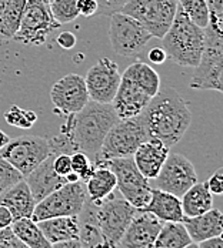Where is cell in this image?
<instances>
[{
    "mask_svg": "<svg viewBox=\"0 0 223 248\" xmlns=\"http://www.w3.org/2000/svg\"><path fill=\"white\" fill-rule=\"evenodd\" d=\"M149 139H157L169 149L177 144L192 123L189 103L174 89H159L139 114Z\"/></svg>",
    "mask_w": 223,
    "mask_h": 248,
    "instance_id": "cell-1",
    "label": "cell"
},
{
    "mask_svg": "<svg viewBox=\"0 0 223 248\" xmlns=\"http://www.w3.org/2000/svg\"><path fill=\"white\" fill-rule=\"evenodd\" d=\"M118 122L119 117L112 103L89 100L80 111L66 116L60 133L69 140L73 151H83L95 161L107 131Z\"/></svg>",
    "mask_w": 223,
    "mask_h": 248,
    "instance_id": "cell-2",
    "label": "cell"
},
{
    "mask_svg": "<svg viewBox=\"0 0 223 248\" xmlns=\"http://www.w3.org/2000/svg\"><path fill=\"white\" fill-rule=\"evenodd\" d=\"M136 211L137 208H135L118 190H115L112 194L99 201L86 200L79 216L90 220L98 227L104 248H118Z\"/></svg>",
    "mask_w": 223,
    "mask_h": 248,
    "instance_id": "cell-3",
    "label": "cell"
},
{
    "mask_svg": "<svg viewBox=\"0 0 223 248\" xmlns=\"http://www.w3.org/2000/svg\"><path fill=\"white\" fill-rule=\"evenodd\" d=\"M163 50L174 63L196 67L205 47V29L196 26L177 6L173 22L162 37Z\"/></svg>",
    "mask_w": 223,
    "mask_h": 248,
    "instance_id": "cell-4",
    "label": "cell"
},
{
    "mask_svg": "<svg viewBox=\"0 0 223 248\" xmlns=\"http://www.w3.org/2000/svg\"><path fill=\"white\" fill-rule=\"evenodd\" d=\"M190 87L196 90H215L222 93L223 83V19L210 16L209 25L205 27V47Z\"/></svg>",
    "mask_w": 223,
    "mask_h": 248,
    "instance_id": "cell-5",
    "label": "cell"
},
{
    "mask_svg": "<svg viewBox=\"0 0 223 248\" xmlns=\"http://www.w3.org/2000/svg\"><path fill=\"white\" fill-rule=\"evenodd\" d=\"M148 139V133L139 116L119 120L107 131L93 163L132 157L136 149Z\"/></svg>",
    "mask_w": 223,
    "mask_h": 248,
    "instance_id": "cell-6",
    "label": "cell"
},
{
    "mask_svg": "<svg viewBox=\"0 0 223 248\" xmlns=\"http://www.w3.org/2000/svg\"><path fill=\"white\" fill-rule=\"evenodd\" d=\"M87 200V193L83 181L66 183L60 188L50 193L48 197L36 202L32 220L39 223L53 217L79 216Z\"/></svg>",
    "mask_w": 223,
    "mask_h": 248,
    "instance_id": "cell-7",
    "label": "cell"
},
{
    "mask_svg": "<svg viewBox=\"0 0 223 248\" xmlns=\"http://www.w3.org/2000/svg\"><path fill=\"white\" fill-rule=\"evenodd\" d=\"M177 0H127L120 12L143 26L152 37L162 39L172 25Z\"/></svg>",
    "mask_w": 223,
    "mask_h": 248,
    "instance_id": "cell-8",
    "label": "cell"
},
{
    "mask_svg": "<svg viewBox=\"0 0 223 248\" xmlns=\"http://www.w3.org/2000/svg\"><path fill=\"white\" fill-rule=\"evenodd\" d=\"M95 166H106L116 175V190L127 200L135 208L142 210L150 200L152 187L149 180L137 170L133 157L110 158Z\"/></svg>",
    "mask_w": 223,
    "mask_h": 248,
    "instance_id": "cell-9",
    "label": "cell"
},
{
    "mask_svg": "<svg viewBox=\"0 0 223 248\" xmlns=\"http://www.w3.org/2000/svg\"><path fill=\"white\" fill-rule=\"evenodd\" d=\"M60 26L51 16L49 6L42 0H26L20 26L12 40L22 45L42 46L46 43L50 33Z\"/></svg>",
    "mask_w": 223,
    "mask_h": 248,
    "instance_id": "cell-10",
    "label": "cell"
},
{
    "mask_svg": "<svg viewBox=\"0 0 223 248\" xmlns=\"http://www.w3.org/2000/svg\"><path fill=\"white\" fill-rule=\"evenodd\" d=\"M50 154L49 139L39 136H20L10 139L0 147V157L9 161L25 178Z\"/></svg>",
    "mask_w": 223,
    "mask_h": 248,
    "instance_id": "cell-11",
    "label": "cell"
},
{
    "mask_svg": "<svg viewBox=\"0 0 223 248\" xmlns=\"http://www.w3.org/2000/svg\"><path fill=\"white\" fill-rule=\"evenodd\" d=\"M109 39L116 54L132 57L145 49L153 37L137 20L122 12H115L110 15Z\"/></svg>",
    "mask_w": 223,
    "mask_h": 248,
    "instance_id": "cell-12",
    "label": "cell"
},
{
    "mask_svg": "<svg viewBox=\"0 0 223 248\" xmlns=\"http://www.w3.org/2000/svg\"><path fill=\"white\" fill-rule=\"evenodd\" d=\"M198 183V174L192 161L179 153H169L157 177L154 178V188L182 197L193 184Z\"/></svg>",
    "mask_w": 223,
    "mask_h": 248,
    "instance_id": "cell-13",
    "label": "cell"
},
{
    "mask_svg": "<svg viewBox=\"0 0 223 248\" xmlns=\"http://www.w3.org/2000/svg\"><path fill=\"white\" fill-rule=\"evenodd\" d=\"M122 73L116 62L109 57H102L86 73L85 84L87 89L89 100L96 103H112L115 97Z\"/></svg>",
    "mask_w": 223,
    "mask_h": 248,
    "instance_id": "cell-14",
    "label": "cell"
},
{
    "mask_svg": "<svg viewBox=\"0 0 223 248\" xmlns=\"http://www.w3.org/2000/svg\"><path fill=\"white\" fill-rule=\"evenodd\" d=\"M50 100L56 111L65 116L76 114L89 101L85 77L77 73L63 76L50 89Z\"/></svg>",
    "mask_w": 223,
    "mask_h": 248,
    "instance_id": "cell-15",
    "label": "cell"
},
{
    "mask_svg": "<svg viewBox=\"0 0 223 248\" xmlns=\"http://www.w3.org/2000/svg\"><path fill=\"white\" fill-rule=\"evenodd\" d=\"M163 221L154 217L152 213L137 210L118 248H152Z\"/></svg>",
    "mask_w": 223,
    "mask_h": 248,
    "instance_id": "cell-16",
    "label": "cell"
},
{
    "mask_svg": "<svg viewBox=\"0 0 223 248\" xmlns=\"http://www.w3.org/2000/svg\"><path fill=\"white\" fill-rule=\"evenodd\" d=\"M152 100L137 84H135L129 77L122 75L118 92L112 100V106L119 117V120L132 119L139 116Z\"/></svg>",
    "mask_w": 223,
    "mask_h": 248,
    "instance_id": "cell-17",
    "label": "cell"
},
{
    "mask_svg": "<svg viewBox=\"0 0 223 248\" xmlns=\"http://www.w3.org/2000/svg\"><path fill=\"white\" fill-rule=\"evenodd\" d=\"M54 155H56L54 153H50L48 158H45L33 171H30L25 177V181L27 183L36 202L48 197L50 193L60 188L63 184H66V178L57 175L53 170Z\"/></svg>",
    "mask_w": 223,
    "mask_h": 248,
    "instance_id": "cell-18",
    "label": "cell"
},
{
    "mask_svg": "<svg viewBox=\"0 0 223 248\" xmlns=\"http://www.w3.org/2000/svg\"><path fill=\"white\" fill-rule=\"evenodd\" d=\"M169 150L160 140L148 139L136 149L132 157L142 175L148 180H154L169 155Z\"/></svg>",
    "mask_w": 223,
    "mask_h": 248,
    "instance_id": "cell-19",
    "label": "cell"
},
{
    "mask_svg": "<svg viewBox=\"0 0 223 248\" xmlns=\"http://www.w3.org/2000/svg\"><path fill=\"white\" fill-rule=\"evenodd\" d=\"M182 224L193 243H200L223 234V216L216 208H210L196 217H183Z\"/></svg>",
    "mask_w": 223,
    "mask_h": 248,
    "instance_id": "cell-20",
    "label": "cell"
},
{
    "mask_svg": "<svg viewBox=\"0 0 223 248\" xmlns=\"http://www.w3.org/2000/svg\"><path fill=\"white\" fill-rule=\"evenodd\" d=\"M0 204L10 211L13 220L16 221L20 218H32L36 200L33 199L32 191L23 178L3 194H0Z\"/></svg>",
    "mask_w": 223,
    "mask_h": 248,
    "instance_id": "cell-21",
    "label": "cell"
},
{
    "mask_svg": "<svg viewBox=\"0 0 223 248\" xmlns=\"http://www.w3.org/2000/svg\"><path fill=\"white\" fill-rule=\"evenodd\" d=\"M142 210L152 213L163 223H182L185 217L180 199L159 188H152L150 200Z\"/></svg>",
    "mask_w": 223,
    "mask_h": 248,
    "instance_id": "cell-22",
    "label": "cell"
},
{
    "mask_svg": "<svg viewBox=\"0 0 223 248\" xmlns=\"http://www.w3.org/2000/svg\"><path fill=\"white\" fill-rule=\"evenodd\" d=\"M37 225L50 244L74 240L80 235V225L77 216L46 218L39 221Z\"/></svg>",
    "mask_w": 223,
    "mask_h": 248,
    "instance_id": "cell-23",
    "label": "cell"
},
{
    "mask_svg": "<svg viewBox=\"0 0 223 248\" xmlns=\"http://www.w3.org/2000/svg\"><path fill=\"white\" fill-rule=\"evenodd\" d=\"M180 202L185 217H196L213 208V194L209 191L206 181L196 183L180 197Z\"/></svg>",
    "mask_w": 223,
    "mask_h": 248,
    "instance_id": "cell-24",
    "label": "cell"
},
{
    "mask_svg": "<svg viewBox=\"0 0 223 248\" xmlns=\"http://www.w3.org/2000/svg\"><path fill=\"white\" fill-rule=\"evenodd\" d=\"M26 0H0V43L13 39L23 16Z\"/></svg>",
    "mask_w": 223,
    "mask_h": 248,
    "instance_id": "cell-25",
    "label": "cell"
},
{
    "mask_svg": "<svg viewBox=\"0 0 223 248\" xmlns=\"http://www.w3.org/2000/svg\"><path fill=\"white\" fill-rule=\"evenodd\" d=\"M85 187L87 199L99 201L116 190V175L106 166H96L95 171L85 181Z\"/></svg>",
    "mask_w": 223,
    "mask_h": 248,
    "instance_id": "cell-26",
    "label": "cell"
},
{
    "mask_svg": "<svg viewBox=\"0 0 223 248\" xmlns=\"http://www.w3.org/2000/svg\"><path fill=\"white\" fill-rule=\"evenodd\" d=\"M122 75L129 77L150 97L156 96V93L160 89V77L148 63H143V62L132 63Z\"/></svg>",
    "mask_w": 223,
    "mask_h": 248,
    "instance_id": "cell-27",
    "label": "cell"
},
{
    "mask_svg": "<svg viewBox=\"0 0 223 248\" xmlns=\"http://www.w3.org/2000/svg\"><path fill=\"white\" fill-rule=\"evenodd\" d=\"M10 228L13 235L17 237L27 248H51V244L40 231L37 223H34L32 218L16 220Z\"/></svg>",
    "mask_w": 223,
    "mask_h": 248,
    "instance_id": "cell-28",
    "label": "cell"
},
{
    "mask_svg": "<svg viewBox=\"0 0 223 248\" xmlns=\"http://www.w3.org/2000/svg\"><path fill=\"white\" fill-rule=\"evenodd\" d=\"M193 243L182 223H163L152 248H183Z\"/></svg>",
    "mask_w": 223,
    "mask_h": 248,
    "instance_id": "cell-29",
    "label": "cell"
},
{
    "mask_svg": "<svg viewBox=\"0 0 223 248\" xmlns=\"http://www.w3.org/2000/svg\"><path fill=\"white\" fill-rule=\"evenodd\" d=\"M177 6L190 22L205 29L209 25L210 9L206 0H177Z\"/></svg>",
    "mask_w": 223,
    "mask_h": 248,
    "instance_id": "cell-30",
    "label": "cell"
},
{
    "mask_svg": "<svg viewBox=\"0 0 223 248\" xmlns=\"http://www.w3.org/2000/svg\"><path fill=\"white\" fill-rule=\"evenodd\" d=\"M49 9L54 20L60 25L72 23L79 17L76 0H54Z\"/></svg>",
    "mask_w": 223,
    "mask_h": 248,
    "instance_id": "cell-31",
    "label": "cell"
},
{
    "mask_svg": "<svg viewBox=\"0 0 223 248\" xmlns=\"http://www.w3.org/2000/svg\"><path fill=\"white\" fill-rule=\"evenodd\" d=\"M4 119H6V123L13 127L29 130L37 122V114L32 110H26L19 106H12L4 113Z\"/></svg>",
    "mask_w": 223,
    "mask_h": 248,
    "instance_id": "cell-32",
    "label": "cell"
},
{
    "mask_svg": "<svg viewBox=\"0 0 223 248\" xmlns=\"http://www.w3.org/2000/svg\"><path fill=\"white\" fill-rule=\"evenodd\" d=\"M70 161H72V171L79 175L80 181H86L92 173L95 171V164L89 158V155L83 151H74L70 154Z\"/></svg>",
    "mask_w": 223,
    "mask_h": 248,
    "instance_id": "cell-33",
    "label": "cell"
},
{
    "mask_svg": "<svg viewBox=\"0 0 223 248\" xmlns=\"http://www.w3.org/2000/svg\"><path fill=\"white\" fill-rule=\"evenodd\" d=\"M20 180H23V175L19 173L9 161H6L3 157H0V194H3L6 190L13 187Z\"/></svg>",
    "mask_w": 223,
    "mask_h": 248,
    "instance_id": "cell-34",
    "label": "cell"
},
{
    "mask_svg": "<svg viewBox=\"0 0 223 248\" xmlns=\"http://www.w3.org/2000/svg\"><path fill=\"white\" fill-rule=\"evenodd\" d=\"M53 170L54 173L60 177H66L69 173H72V161L70 154H56L53 158Z\"/></svg>",
    "mask_w": 223,
    "mask_h": 248,
    "instance_id": "cell-35",
    "label": "cell"
},
{
    "mask_svg": "<svg viewBox=\"0 0 223 248\" xmlns=\"http://www.w3.org/2000/svg\"><path fill=\"white\" fill-rule=\"evenodd\" d=\"M98 1V15L110 16L115 12H120L127 0H96Z\"/></svg>",
    "mask_w": 223,
    "mask_h": 248,
    "instance_id": "cell-36",
    "label": "cell"
},
{
    "mask_svg": "<svg viewBox=\"0 0 223 248\" xmlns=\"http://www.w3.org/2000/svg\"><path fill=\"white\" fill-rule=\"evenodd\" d=\"M76 7L79 16L92 17L98 15V1L96 0H76Z\"/></svg>",
    "mask_w": 223,
    "mask_h": 248,
    "instance_id": "cell-37",
    "label": "cell"
},
{
    "mask_svg": "<svg viewBox=\"0 0 223 248\" xmlns=\"http://www.w3.org/2000/svg\"><path fill=\"white\" fill-rule=\"evenodd\" d=\"M207 188L212 194L221 196L223 193V170L219 169L215 174H212V177L206 181Z\"/></svg>",
    "mask_w": 223,
    "mask_h": 248,
    "instance_id": "cell-38",
    "label": "cell"
},
{
    "mask_svg": "<svg viewBox=\"0 0 223 248\" xmlns=\"http://www.w3.org/2000/svg\"><path fill=\"white\" fill-rule=\"evenodd\" d=\"M56 42H57V45H59L62 49L70 50L76 46L77 39H76V34L72 33V31H62V33L57 36Z\"/></svg>",
    "mask_w": 223,
    "mask_h": 248,
    "instance_id": "cell-39",
    "label": "cell"
},
{
    "mask_svg": "<svg viewBox=\"0 0 223 248\" xmlns=\"http://www.w3.org/2000/svg\"><path fill=\"white\" fill-rule=\"evenodd\" d=\"M166 51L162 49V47H153L152 50H149L148 59L149 62L154 63V64H162L166 62Z\"/></svg>",
    "mask_w": 223,
    "mask_h": 248,
    "instance_id": "cell-40",
    "label": "cell"
},
{
    "mask_svg": "<svg viewBox=\"0 0 223 248\" xmlns=\"http://www.w3.org/2000/svg\"><path fill=\"white\" fill-rule=\"evenodd\" d=\"M51 248H89L80 238H74V240H68V241H62V243H56L51 244Z\"/></svg>",
    "mask_w": 223,
    "mask_h": 248,
    "instance_id": "cell-41",
    "label": "cell"
},
{
    "mask_svg": "<svg viewBox=\"0 0 223 248\" xmlns=\"http://www.w3.org/2000/svg\"><path fill=\"white\" fill-rule=\"evenodd\" d=\"M13 221H15V220H13L10 211H9L4 205L0 204V228H7V227H10V225L13 224Z\"/></svg>",
    "mask_w": 223,
    "mask_h": 248,
    "instance_id": "cell-42",
    "label": "cell"
},
{
    "mask_svg": "<svg viewBox=\"0 0 223 248\" xmlns=\"http://www.w3.org/2000/svg\"><path fill=\"white\" fill-rule=\"evenodd\" d=\"M199 248H223V240L222 235L219 237H212V238H207V240H203L198 243Z\"/></svg>",
    "mask_w": 223,
    "mask_h": 248,
    "instance_id": "cell-43",
    "label": "cell"
},
{
    "mask_svg": "<svg viewBox=\"0 0 223 248\" xmlns=\"http://www.w3.org/2000/svg\"><path fill=\"white\" fill-rule=\"evenodd\" d=\"M0 248H27L17 238V237H15V235H12L10 238H7V240H4V241H1L0 243Z\"/></svg>",
    "mask_w": 223,
    "mask_h": 248,
    "instance_id": "cell-44",
    "label": "cell"
},
{
    "mask_svg": "<svg viewBox=\"0 0 223 248\" xmlns=\"http://www.w3.org/2000/svg\"><path fill=\"white\" fill-rule=\"evenodd\" d=\"M210 9V15L223 16V0H206Z\"/></svg>",
    "mask_w": 223,
    "mask_h": 248,
    "instance_id": "cell-45",
    "label": "cell"
},
{
    "mask_svg": "<svg viewBox=\"0 0 223 248\" xmlns=\"http://www.w3.org/2000/svg\"><path fill=\"white\" fill-rule=\"evenodd\" d=\"M12 235H13V232H12V228H10V227H7V228H0V243L4 241V240H7V238H10Z\"/></svg>",
    "mask_w": 223,
    "mask_h": 248,
    "instance_id": "cell-46",
    "label": "cell"
},
{
    "mask_svg": "<svg viewBox=\"0 0 223 248\" xmlns=\"http://www.w3.org/2000/svg\"><path fill=\"white\" fill-rule=\"evenodd\" d=\"M66 183H76V181H80V178H79V175L74 173V171H72V173H69L66 177Z\"/></svg>",
    "mask_w": 223,
    "mask_h": 248,
    "instance_id": "cell-47",
    "label": "cell"
},
{
    "mask_svg": "<svg viewBox=\"0 0 223 248\" xmlns=\"http://www.w3.org/2000/svg\"><path fill=\"white\" fill-rule=\"evenodd\" d=\"M9 140H10V137H9L6 133H3V131L0 130V147H3Z\"/></svg>",
    "mask_w": 223,
    "mask_h": 248,
    "instance_id": "cell-48",
    "label": "cell"
},
{
    "mask_svg": "<svg viewBox=\"0 0 223 248\" xmlns=\"http://www.w3.org/2000/svg\"><path fill=\"white\" fill-rule=\"evenodd\" d=\"M183 248H199L198 247V243H190V244H188L186 247Z\"/></svg>",
    "mask_w": 223,
    "mask_h": 248,
    "instance_id": "cell-49",
    "label": "cell"
},
{
    "mask_svg": "<svg viewBox=\"0 0 223 248\" xmlns=\"http://www.w3.org/2000/svg\"><path fill=\"white\" fill-rule=\"evenodd\" d=\"M42 1H43L45 4H48V6H50V4H51V3H53L54 0H42Z\"/></svg>",
    "mask_w": 223,
    "mask_h": 248,
    "instance_id": "cell-50",
    "label": "cell"
}]
</instances>
